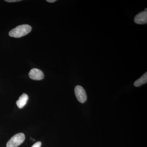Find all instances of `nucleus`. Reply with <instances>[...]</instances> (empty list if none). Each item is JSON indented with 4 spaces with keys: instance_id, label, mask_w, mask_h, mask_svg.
<instances>
[{
    "instance_id": "obj_8",
    "label": "nucleus",
    "mask_w": 147,
    "mask_h": 147,
    "mask_svg": "<svg viewBox=\"0 0 147 147\" xmlns=\"http://www.w3.org/2000/svg\"><path fill=\"white\" fill-rule=\"evenodd\" d=\"M41 145H42L41 142H38L34 144L31 147H41Z\"/></svg>"
},
{
    "instance_id": "obj_10",
    "label": "nucleus",
    "mask_w": 147,
    "mask_h": 147,
    "mask_svg": "<svg viewBox=\"0 0 147 147\" xmlns=\"http://www.w3.org/2000/svg\"><path fill=\"white\" fill-rule=\"evenodd\" d=\"M46 1L47 2L53 3L56 1V0H47Z\"/></svg>"
},
{
    "instance_id": "obj_6",
    "label": "nucleus",
    "mask_w": 147,
    "mask_h": 147,
    "mask_svg": "<svg viewBox=\"0 0 147 147\" xmlns=\"http://www.w3.org/2000/svg\"><path fill=\"white\" fill-rule=\"evenodd\" d=\"M28 99V96L26 93L23 94L19 97V99L16 101V105L19 108H24L26 104L27 101Z\"/></svg>"
},
{
    "instance_id": "obj_4",
    "label": "nucleus",
    "mask_w": 147,
    "mask_h": 147,
    "mask_svg": "<svg viewBox=\"0 0 147 147\" xmlns=\"http://www.w3.org/2000/svg\"><path fill=\"white\" fill-rule=\"evenodd\" d=\"M30 78L33 80H40L44 79V75L42 71L38 69L33 68L29 73Z\"/></svg>"
},
{
    "instance_id": "obj_3",
    "label": "nucleus",
    "mask_w": 147,
    "mask_h": 147,
    "mask_svg": "<svg viewBox=\"0 0 147 147\" xmlns=\"http://www.w3.org/2000/svg\"><path fill=\"white\" fill-rule=\"evenodd\" d=\"M74 92L76 98L81 103H84L87 100V96L86 91L83 87L77 86L74 89Z\"/></svg>"
},
{
    "instance_id": "obj_5",
    "label": "nucleus",
    "mask_w": 147,
    "mask_h": 147,
    "mask_svg": "<svg viewBox=\"0 0 147 147\" xmlns=\"http://www.w3.org/2000/svg\"><path fill=\"white\" fill-rule=\"evenodd\" d=\"M134 21L138 24H146L147 23V11H144L138 13L134 18Z\"/></svg>"
},
{
    "instance_id": "obj_9",
    "label": "nucleus",
    "mask_w": 147,
    "mask_h": 147,
    "mask_svg": "<svg viewBox=\"0 0 147 147\" xmlns=\"http://www.w3.org/2000/svg\"><path fill=\"white\" fill-rule=\"evenodd\" d=\"M20 0H5V1L7 2H16L20 1Z\"/></svg>"
},
{
    "instance_id": "obj_1",
    "label": "nucleus",
    "mask_w": 147,
    "mask_h": 147,
    "mask_svg": "<svg viewBox=\"0 0 147 147\" xmlns=\"http://www.w3.org/2000/svg\"><path fill=\"white\" fill-rule=\"evenodd\" d=\"M32 27L27 24L20 25L9 31V36L14 38H20L26 35L32 30Z\"/></svg>"
},
{
    "instance_id": "obj_2",
    "label": "nucleus",
    "mask_w": 147,
    "mask_h": 147,
    "mask_svg": "<svg viewBox=\"0 0 147 147\" xmlns=\"http://www.w3.org/2000/svg\"><path fill=\"white\" fill-rule=\"evenodd\" d=\"M25 139V134L19 133L11 137L7 143V147H17L21 144Z\"/></svg>"
},
{
    "instance_id": "obj_7",
    "label": "nucleus",
    "mask_w": 147,
    "mask_h": 147,
    "mask_svg": "<svg viewBox=\"0 0 147 147\" xmlns=\"http://www.w3.org/2000/svg\"><path fill=\"white\" fill-rule=\"evenodd\" d=\"M147 82V72L145 73L144 75L137 79L134 82V85L135 87H139L143 84H146Z\"/></svg>"
}]
</instances>
